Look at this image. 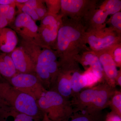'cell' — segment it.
Instances as JSON below:
<instances>
[{"label":"cell","instance_id":"15","mask_svg":"<svg viewBox=\"0 0 121 121\" xmlns=\"http://www.w3.org/2000/svg\"><path fill=\"white\" fill-rule=\"evenodd\" d=\"M86 70L90 69L101 79L105 81V74L99 59L95 52L91 50L86 51L80 54L77 60Z\"/></svg>","mask_w":121,"mask_h":121},{"label":"cell","instance_id":"37","mask_svg":"<svg viewBox=\"0 0 121 121\" xmlns=\"http://www.w3.org/2000/svg\"><path fill=\"white\" fill-rule=\"evenodd\" d=\"M28 0H15L16 3L18 4H24L26 3Z\"/></svg>","mask_w":121,"mask_h":121},{"label":"cell","instance_id":"26","mask_svg":"<svg viewBox=\"0 0 121 121\" xmlns=\"http://www.w3.org/2000/svg\"><path fill=\"white\" fill-rule=\"evenodd\" d=\"M111 53L113 58L117 67L121 68V43L117 44L111 48Z\"/></svg>","mask_w":121,"mask_h":121},{"label":"cell","instance_id":"23","mask_svg":"<svg viewBox=\"0 0 121 121\" xmlns=\"http://www.w3.org/2000/svg\"><path fill=\"white\" fill-rule=\"evenodd\" d=\"M109 106L112 112L121 117V93L116 90L111 99Z\"/></svg>","mask_w":121,"mask_h":121},{"label":"cell","instance_id":"18","mask_svg":"<svg viewBox=\"0 0 121 121\" xmlns=\"http://www.w3.org/2000/svg\"><path fill=\"white\" fill-rule=\"evenodd\" d=\"M41 120L17 111L9 105L0 107V121H40Z\"/></svg>","mask_w":121,"mask_h":121},{"label":"cell","instance_id":"13","mask_svg":"<svg viewBox=\"0 0 121 121\" xmlns=\"http://www.w3.org/2000/svg\"><path fill=\"white\" fill-rule=\"evenodd\" d=\"M9 54L17 73H35L34 63L21 47H17Z\"/></svg>","mask_w":121,"mask_h":121},{"label":"cell","instance_id":"29","mask_svg":"<svg viewBox=\"0 0 121 121\" xmlns=\"http://www.w3.org/2000/svg\"><path fill=\"white\" fill-rule=\"evenodd\" d=\"M82 114L74 113V115H72L70 121H91L90 116V115L86 113L82 112Z\"/></svg>","mask_w":121,"mask_h":121},{"label":"cell","instance_id":"33","mask_svg":"<svg viewBox=\"0 0 121 121\" xmlns=\"http://www.w3.org/2000/svg\"><path fill=\"white\" fill-rule=\"evenodd\" d=\"M15 3V0H0V5H10Z\"/></svg>","mask_w":121,"mask_h":121},{"label":"cell","instance_id":"16","mask_svg":"<svg viewBox=\"0 0 121 121\" xmlns=\"http://www.w3.org/2000/svg\"><path fill=\"white\" fill-rule=\"evenodd\" d=\"M97 86L82 91L72 96L71 103L73 113L78 111L84 112L88 108L95 97Z\"/></svg>","mask_w":121,"mask_h":121},{"label":"cell","instance_id":"34","mask_svg":"<svg viewBox=\"0 0 121 121\" xmlns=\"http://www.w3.org/2000/svg\"><path fill=\"white\" fill-rule=\"evenodd\" d=\"M115 83L116 85H118L121 87V69L120 70H118V73L117 75V78L115 79Z\"/></svg>","mask_w":121,"mask_h":121},{"label":"cell","instance_id":"7","mask_svg":"<svg viewBox=\"0 0 121 121\" xmlns=\"http://www.w3.org/2000/svg\"><path fill=\"white\" fill-rule=\"evenodd\" d=\"M95 0H60V14L84 24L98 7Z\"/></svg>","mask_w":121,"mask_h":121},{"label":"cell","instance_id":"36","mask_svg":"<svg viewBox=\"0 0 121 121\" xmlns=\"http://www.w3.org/2000/svg\"><path fill=\"white\" fill-rule=\"evenodd\" d=\"M40 121H52L45 114H44L43 117Z\"/></svg>","mask_w":121,"mask_h":121},{"label":"cell","instance_id":"3","mask_svg":"<svg viewBox=\"0 0 121 121\" xmlns=\"http://www.w3.org/2000/svg\"><path fill=\"white\" fill-rule=\"evenodd\" d=\"M3 79L0 76V95L2 99L17 111L41 120L44 114L39 109L36 100Z\"/></svg>","mask_w":121,"mask_h":121},{"label":"cell","instance_id":"11","mask_svg":"<svg viewBox=\"0 0 121 121\" xmlns=\"http://www.w3.org/2000/svg\"><path fill=\"white\" fill-rule=\"evenodd\" d=\"M97 91L90 106L82 112L95 115L109 106L115 91V88L105 82L97 86Z\"/></svg>","mask_w":121,"mask_h":121},{"label":"cell","instance_id":"2","mask_svg":"<svg viewBox=\"0 0 121 121\" xmlns=\"http://www.w3.org/2000/svg\"><path fill=\"white\" fill-rule=\"evenodd\" d=\"M20 46L34 63L35 73L45 89H52L60 69L59 57L55 50L43 47L33 41L21 39Z\"/></svg>","mask_w":121,"mask_h":121},{"label":"cell","instance_id":"17","mask_svg":"<svg viewBox=\"0 0 121 121\" xmlns=\"http://www.w3.org/2000/svg\"><path fill=\"white\" fill-rule=\"evenodd\" d=\"M18 38L16 33L12 28L0 29V51L9 54L17 47Z\"/></svg>","mask_w":121,"mask_h":121},{"label":"cell","instance_id":"21","mask_svg":"<svg viewBox=\"0 0 121 121\" xmlns=\"http://www.w3.org/2000/svg\"><path fill=\"white\" fill-rule=\"evenodd\" d=\"M82 79L84 87H92L96 83L101 82V79L91 70L87 69L82 73Z\"/></svg>","mask_w":121,"mask_h":121},{"label":"cell","instance_id":"30","mask_svg":"<svg viewBox=\"0 0 121 121\" xmlns=\"http://www.w3.org/2000/svg\"><path fill=\"white\" fill-rule=\"evenodd\" d=\"M106 121H121V117L111 111L107 115Z\"/></svg>","mask_w":121,"mask_h":121},{"label":"cell","instance_id":"22","mask_svg":"<svg viewBox=\"0 0 121 121\" xmlns=\"http://www.w3.org/2000/svg\"><path fill=\"white\" fill-rule=\"evenodd\" d=\"M109 27L121 35V12H118L111 15L110 18L106 22Z\"/></svg>","mask_w":121,"mask_h":121},{"label":"cell","instance_id":"6","mask_svg":"<svg viewBox=\"0 0 121 121\" xmlns=\"http://www.w3.org/2000/svg\"><path fill=\"white\" fill-rule=\"evenodd\" d=\"M61 15L47 14L40 20L38 35L35 41L37 44L43 47L55 50L59 29L62 22Z\"/></svg>","mask_w":121,"mask_h":121},{"label":"cell","instance_id":"12","mask_svg":"<svg viewBox=\"0 0 121 121\" xmlns=\"http://www.w3.org/2000/svg\"><path fill=\"white\" fill-rule=\"evenodd\" d=\"M111 48L98 52H94L98 56L102 66L105 74V82L115 87L116 86L115 79L118 70L112 56Z\"/></svg>","mask_w":121,"mask_h":121},{"label":"cell","instance_id":"20","mask_svg":"<svg viewBox=\"0 0 121 121\" xmlns=\"http://www.w3.org/2000/svg\"><path fill=\"white\" fill-rule=\"evenodd\" d=\"M82 73L79 65L76 66L72 70L71 83L73 91V95L80 92L82 90L80 86V79Z\"/></svg>","mask_w":121,"mask_h":121},{"label":"cell","instance_id":"31","mask_svg":"<svg viewBox=\"0 0 121 121\" xmlns=\"http://www.w3.org/2000/svg\"><path fill=\"white\" fill-rule=\"evenodd\" d=\"M10 5H0V15L4 16H5L8 12L10 8Z\"/></svg>","mask_w":121,"mask_h":121},{"label":"cell","instance_id":"38","mask_svg":"<svg viewBox=\"0 0 121 121\" xmlns=\"http://www.w3.org/2000/svg\"></svg>","mask_w":121,"mask_h":121},{"label":"cell","instance_id":"25","mask_svg":"<svg viewBox=\"0 0 121 121\" xmlns=\"http://www.w3.org/2000/svg\"><path fill=\"white\" fill-rule=\"evenodd\" d=\"M44 1L46 5L48 13L58 14L60 10V0H45Z\"/></svg>","mask_w":121,"mask_h":121},{"label":"cell","instance_id":"5","mask_svg":"<svg viewBox=\"0 0 121 121\" xmlns=\"http://www.w3.org/2000/svg\"><path fill=\"white\" fill-rule=\"evenodd\" d=\"M85 40L91 51L98 52L121 43V35L106 26L100 28L86 30Z\"/></svg>","mask_w":121,"mask_h":121},{"label":"cell","instance_id":"27","mask_svg":"<svg viewBox=\"0 0 121 121\" xmlns=\"http://www.w3.org/2000/svg\"><path fill=\"white\" fill-rule=\"evenodd\" d=\"M44 3V0H37L36 6L35 8V11L40 20L48 13L47 7Z\"/></svg>","mask_w":121,"mask_h":121},{"label":"cell","instance_id":"9","mask_svg":"<svg viewBox=\"0 0 121 121\" xmlns=\"http://www.w3.org/2000/svg\"><path fill=\"white\" fill-rule=\"evenodd\" d=\"M121 0H106L98 7L84 24L86 30L96 29L106 26L109 15L121 11Z\"/></svg>","mask_w":121,"mask_h":121},{"label":"cell","instance_id":"35","mask_svg":"<svg viewBox=\"0 0 121 121\" xmlns=\"http://www.w3.org/2000/svg\"><path fill=\"white\" fill-rule=\"evenodd\" d=\"M9 105L7 104V102H6L4 100L2 99V98L1 97L0 95V107L2 106L5 105Z\"/></svg>","mask_w":121,"mask_h":121},{"label":"cell","instance_id":"1","mask_svg":"<svg viewBox=\"0 0 121 121\" xmlns=\"http://www.w3.org/2000/svg\"><path fill=\"white\" fill-rule=\"evenodd\" d=\"M86 30L81 21L62 17L55 48L60 67L70 66L78 63L77 60L80 54L90 50L85 42Z\"/></svg>","mask_w":121,"mask_h":121},{"label":"cell","instance_id":"24","mask_svg":"<svg viewBox=\"0 0 121 121\" xmlns=\"http://www.w3.org/2000/svg\"><path fill=\"white\" fill-rule=\"evenodd\" d=\"M16 7L17 9L18 13H23L28 15L35 21H40L39 17L36 12L35 9L25 4L16 3Z\"/></svg>","mask_w":121,"mask_h":121},{"label":"cell","instance_id":"14","mask_svg":"<svg viewBox=\"0 0 121 121\" xmlns=\"http://www.w3.org/2000/svg\"><path fill=\"white\" fill-rule=\"evenodd\" d=\"M78 64L70 67H60L55 83L51 90L69 99L72 97L73 91L71 83L72 70Z\"/></svg>","mask_w":121,"mask_h":121},{"label":"cell","instance_id":"8","mask_svg":"<svg viewBox=\"0 0 121 121\" xmlns=\"http://www.w3.org/2000/svg\"><path fill=\"white\" fill-rule=\"evenodd\" d=\"M5 80L16 89L31 95L36 100L47 90L35 73L17 72Z\"/></svg>","mask_w":121,"mask_h":121},{"label":"cell","instance_id":"28","mask_svg":"<svg viewBox=\"0 0 121 121\" xmlns=\"http://www.w3.org/2000/svg\"><path fill=\"white\" fill-rule=\"evenodd\" d=\"M16 8V7L15 2L11 5L8 12L5 16V18L8 22L9 25H11L12 23L15 19L17 13Z\"/></svg>","mask_w":121,"mask_h":121},{"label":"cell","instance_id":"19","mask_svg":"<svg viewBox=\"0 0 121 121\" xmlns=\"http://www.w3.org/2000/svg\"><path fill=\"white\" fill-rule=\"evenodd\" d=\"M17 73L9 54L0 52V76L6 80Z\"/></svg>","mask_w":121,"mask_h":121},{"label":"cell","instance_id":"32","mask_svg":"<svg viewBox=\"0 0 121 121\" xmlns=\"http://www.w3.org/2000/svg\"><path fill=\"white\" fill-rule=\"evenodd\" d=\"M8 25V22L5 17L0 15V29L6 27Z\"/></svg>","mask_w":121,"mask_h":121},{"label":"cell","instance_id":"10","mask_svg":"<svg viewBox=\"0 0 121 121\" xmlns=\"http://www.w3.org/2000/svg\"><path fill=\"white\" fill-rule=\"evenodd\" d=\"M12 24V29L17 33L21 39L35 41L38 35L39 26L28 15L18 13Z\"/></svg>","mask_w":121,"mask_h":121},{"label":"cell","instance_id":"4","mask_svg":"<svg viewBox=\"0 0 121 121\" xmlns=\"http://www.w3.org/2000/svg\"><path fill=\"white\" fill-rule=\"evenodd\" d=\"M36 102L40 111L52 121H68L73 113L69 99L53 90H47Z\"/></svg>","mask_w":121,"mask_h":121}]
</instances>
